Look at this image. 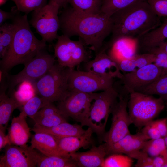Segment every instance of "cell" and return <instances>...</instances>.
<instances>
[{"label": "cell", "instance_id": "1", "mask_svg": "<svg viewBox=\"0 0 167 167\" xmlns=\"http://www.w3.org/2000/svg\"><path fill=\"white\" fill-rule=\"evenodd\" d=\"M60 29L69 37L77 36L86 46L98 52L103 41L111 33V17L101 13L89 14L79 12L72 7L65 10L59 17Z\"/></svg>", "mask_w": 167, "mask_h": 167}, {"label": "cell", "instance_id": "2", "mask_svg": "<svg viewBox=\"0 0 167 167\" xmlns=\"http://www.w3.org/2000/svg\"><path fill=\"white\" fill-rule=\"evenodd\" d=\"M112 38L137 39L159 25L160 18L145 0H139L115 12L111 16Z\"/></svg>", "mask_w": 167, "mask_h": 167}, {"label": "cell", "instance_id": "3", "mask_svg": "<svg viewBox=\"0 0 167 167\" xmlns=\"http://www.w3.org/2000/svg\"><path fill=\"white\" fill-rule=\"evenodd\" d=\"M16 26L14 37L5 56L0 61V72L6 74L15 66L25 65L47 45L42 39L40 40L30 29L27 15L18 13L12 19Z\"/></svg>", "mask_w": 167, "mask_h": 167}, {"label": "cell", "instance_id": "4", "mask_svg": "<svg viewBox=\"0 0 167 167\" xmlns=\"http://www.w3.org/2000/svg\"><path fill=\"white\" fill-rule=\"evenodd\" d=\"M71 69L55 63L44 76L30 84L35 94L47 103L64 100L71 91L68 78Z\"/></svg>", "mask_w": 167, "mask_h": 167}, {"label": "cell", "instance_id": "5", "mask_svg": "<svg viewBox=\"0 0 167 167\" xmlns=\"http://www.w3.org/2000/svg\"><path fill=\"white\" fill-rule=\"evenodd\" d=\"M119 94L113 87L99 93L94 92L89 115L81 124L90 128L103 141L105 127L109 114L118 100Z\"/></svg>", "mask_w": 167, "mask_h": 167}, {"label": "cell", "instance_id": "6", "mask_svg": "<svg viewBox=\"0 0 167 167\" xmlns=\"http://www.w3.org/2000/svg\"><path fill=\"white\" fill-rule=\"evenodd\" d=\"M164 99L135 91L129 93L127 108L132 124L139 131L164 109Z\"/></svg>", "mask_w": 167, "mask_h": 167}, {"label": "cell", "instance_id": "7", "mask_svg": "<svg viewBox=\"0 0 167 167\" xmlns=\"http://www.w3.org/2000/svg\"><path fill=\"white\" fill-rule=\"evenodd\" d=\"M55 57L44 49L41 51L26 64L18 73L6 76L8 94L14 93L15 88L23 82L31 84L44 76L55 63Z\"/></svg>", "mask_w": 167, "mask_h": 167}, {"label": "cell", "instance_id": "8", "mask_svg": "<svg viewBox=\"0 0 167 167\" xmlns=\"http://www.w3.org/2000/svg\"><path fill=\"white\" fill-rule=\"evenodd\" d=\"M60 6L53 0L42 8L33 11L30 23L46 42L57 39L60 28L58 13Z\"/></svg>", "mask_w": 167, "mask_h": 167}, {"label": "cell", "instance_id": "9", "mask_svg": "<svg viewBox=\"0 0 167 167\" xmlns=\"http://www.w3.org/2000/svg\"><path fill=\"white\" fill-rule=\"evenodd\" d=\"M54 45V56L60 65L74 69L82 63L89 60L90 55L86 46L79 38L73 41L64 35L58 36Z\"/></svg>", "mask_w": 167, "mask_h": 167}, {"label": "cell", "instance_id": "10", "mask_svg": "<svg viewBox=\"0 0 167 167\" xmlns=\"http://www.w3.org/2000/svg\"><path fill=\"white\" fill-rule=\"evenodd\" d=\"M163 69L154 63L133 71L123 73L117 84H114L118 92L129 94L137 91L156 80L162 74Z\"/></svg>", "mask_w": 167, "mask_h": 167}, {"label": "cell", "instance_id": "11", "mask_svg": "<svg viewBox=\"0 0 167 167\" xmlns=\"http://www.w3.org/2000/svg\"><path fill=\"white\" fill-rule=\"evenodd\" d=\"M118 99L112 112V122L109 130L103 139L106 145H111L130 133L132 122L128 113L127 104L129 94H119Z\"/></svg>", "mask_w": 167, "mask_h": 167}, {"label": "cell", "instance_id": "12", "mask_svg": "<svg viewBox=\"0 0 167 167\" xmlns=\"http://www.w3.org/2000/svg\"><path fill=\"white\" fill-rule=\"evenodd\" d=\"M113 79L71 69L68 78V84L71 91L91 93L102 91L113 87Z\"/></svg>", "mask_w": 167, "mask_h": 167}, {"label": "cell", "instance_id": "13", "mask_svg": "<svg viewBox=\"0 0 167 167\" xmlns=\"http://www.w3.org/2000/svg\"><path fill=\"white\" fill-rule=\"evenodd\" d=\"M94 97V92L72 90L64 100L58 102L57 107L66 118H71L81 124L89 115Z\"/></svg>", "mask_w": 167, "mask_h": 167}, {"label": "cell", "instance_id": "14", "mask_svg": "<svg viewBox=\"0 0 167 167\" xmlns=\"http://www.w3.org/2000/svg\"><path fill=\"white\" fill-rule=\"evenodd\" d=\"M40 153L31 145H7L0 158V167H34Z\"/></svg>", "mask_w": 167, "mask_h": 167}, {"label": "cell", "instance_id": "15", "mask_svg": "<svg viewBox=\"0 0 167 167\" xmlns=\"http://www.w3.org/2000/svg\"><path fill=\"white\" fill-rule=\"evenodd\" d=\"M106 45L96 53L95 58L84 62V71L101 76L119 79L121 72L117 62L106 53Z\"/></svg>", "mask_w": 167, "mask_h": 167}, {"label": "cell", "instance_id": "16", "mask_svg": "<svg viewBox=\"0 0 167 167\" xmlns=\"http://www.w3.org/2000/svg\"><path fill=\"white\" fill-rule=\"evenodd\" d=\"M149 140L140 131L135 134L130 133L116 142L105 145L107 155L114 153L126 155L133 159L142 150L144 145Z\"/></svg>", "mask_w": 167, "mask_h": 167}, {"label": "cell", "instance_id": "17", "mask_svg": "<svg viewBox=\"0 0 167 167\" xmlns=\"http://www.w3.org/2000/svg\"><path fill=\"white\" fill-rule=\"evenodd\" d=\"M93 132L88 127L83 134L64 137H55L60 156L70 158L71 155L81 148L88 147L92 143V135Z\"/></svg>", "mask_w": 167, "mask_h": 167}, {"label": "cell", "instance_id": "18", "mask_svg": "<svg viewBox=\"0 0 167 167\" xmlns=\"http://www.w3.org/2000/svg\"><path fill=\"white\" fill-rule=\"evenodd\" d=\"M106 155L104 143L98 147L92 145L91 149L86 152H74L71 155L70 157L77 167H102Z\"/></svg>", "mask_w": 167, "mask_h": 167}, {"label": "cell", "instance_id": "19", "mask_svg": "<svg viewBox=\"0 0 167 167\" xmlns=\"http://www.w3.org/2000/svg\"><path fill=\"white\" fill-rule=\"evenodd\" d=\"M137 39L140 47L146 53L158 47L167 41V18L158 26Z\"/></svg>", "mask_w": 167, "mask_h": 167}, {"label": "cell", "instance_id": "20", "mask_svg": "<svg viewBox=\"0 0 167 167\" xmlns=\"http://www.w3.org/2000/svg\"><path fill=\"white\" fill-rule=\"evenodd\" d=\"M26 117L21 112L19 115L12 119L8 135L11 144L20 146L27 145L30 133Z\"/></svg>", "mask_w": 167, "mask_h": 167}, {"label": "cell", "instance_id": "21", "mask_svg": "<svg viewBox=\"0 0 167 167\" xmlns=\"http://www.w3.org/2000/svg\"><path fill=\"white\" fill-rule=\"evenodd\" d=\"M62 112L53 103L47 104L32 118L35 124L46 127H51L67 122Z\"/></svg>", "mask_w": 167, "mask_h": 167}, {"label": "cell", "instance_id": "22", "mask_svg": "<svg viewBox=\"0 0 167 167\" xmlns=\"http://www.w3.org/2000/svg\"><path fill=\"white\" fill-rule=\"evenodd\" d=\"M32 148L41 154L48 156H59L55 137L50 134L37 132L32 136L31 140Z\"/></svg>", "mask_w": 167, "mask_h": 167}, {"label": "cell", "instance_id": "23", "mask_svg": "<svg viewBox=\"0 0 167 167\" xmlns=\"http://www.w3.org/2000/svg\"><path fill=\"white\" fill-rule=\"evenodd\" d=\"M32 130L35 133H46L57 137L79 135L84 134L86 131L81 125L77 124H71L67 122L51 127H44L35 124Z\"/></svg>", "mask_w": 167, "mask_h": 167}, {"label": "cell", "instance_id": "24", "mask_svg": "<svg viewBox=\"0 0 167 167\" xmlns=\"http://www.w3.org/2000/svg\"><path fill=\"white\" fill-rule=\"evenodd\" d=\"M0 82V126L6 129L14 110L22 105L13 96L10 97L6 94L7 83L4 81Z\"/></svg>", "mask_w": 167, "mask_h": 167}, {"label": "cell", "instance_id": "25", "mask_svg": "<svg viewBox=\"0 0 167 167\" xmlns=\"http://www.w3.org/2000/svg\"><path fill=\"white\" fill-rule=\"evenodd\" d=\"M155 58V55L154 54L146 53L141 54H134L129 58L116 62L121 71L124 73L153 63Z\"/></svg>", "mask_w": 167, "mask_h": 167}, {"label": "cell", "instance_id": "26", "mask_svg": "<svg viewBox=\"0 0 167 167\" xmlns=\"http://www.w3.org/2000/svg\"><path fill=\"white\" fill-rule=\"evenodd\" d=\"M16 29L15 24L5 23L0 27V57L6 55L12 43Z\"/></svg>", "mask_w": 167, "mask_h": 167}, {"label": "cell", "instance_id": "27", "mask_svg": "<svg viewBox=\"0 0 167 167\" xmlns=\"http://www.w3.org/2000/svg\"><path fill=\"white\" fill-rule=\"evenodd\" d=\"M67 2L79 12L89 14L101 13L102 0H67Z\"/></svg>", "mask_w": 167, "mask_h": 167}, {"label": "cell", "instance_id": "28", "mask_svg": "<svg viewBox=\"0 0 167 167\" xmlns=\"http://www.w3.org/2000/svg\"><path fill=\"white\" fill-rule=\"evenodd\" d=\"M36 166L39 167H75V162L70 157L48 156L40 154Z\"/></svg>", "mask_w": 167, "mask_h": 167}, {"label": "cell", "instance_id": "29", "mask_svg": "<svg viewBox=\"0 0 167 167\" xmlns=\"http://www.w3.org/2000/svg\"><path fill=\"white\" fill-rule=\"evenodd\" d=\"M150 95H157L163 99H167V72L161 75L149 85L138 91Z\"/></svg>", "mask_w": 167, "mask_h": 167}, {"label": "cell", "instance_id": "30", "mask_svg": "<svg viewBox=\"0 0 167 167\" xmlns=\"http://www.w3.org/2000/svg\"><path fill=\"white\" fill-rule=\"evenodd\" d=\"M139 0H102L101 12L111 16L115 12Z\"/></svg>", "mask_w": 167, "mask_h": 167}, {"label": "cell", "instance_id": "31", "mask_svg": "<svg viewBox=\"0 0 167 167\" xmlns=\"http://www.w3.org/2000/svg\"><path fill=\"white\" fill-rule=\"evenodd\" d=\"M133 159L123 154H111L105 158L102 167H131L134 162Z\"/></svg>", "mask_w": 167, "mask_h": 167}, {"label": "cell", "instance_id": "32", "mask_svg": "<svg viewBox=\"0 0 167 167\" xmlns=\"http://www.w3.org/2000/svg\"><path fill=\"white\" fill-rule=\"evenodd\" d=\"M47 104L41 96L36 94L24 104L21 112L26 117L28 116L32 118Z\"/></svg>", "mask_w": 167, "mask_h": 167}, {"label": "cell", "instance_id": "33", "mask_svg": "<svg viewBox=\"0 0 167 167\" xmlns=\"http://www.w3.org/2000/svg\"><path fill=\"white\" fill-rule=\"evenodd\" d=\"M14 2L18 10L27 15L47 4V0H7Z\"/></svg>", "mask_w": 167, "mask_h": 167}, {"label": "cell", "instance_id": "34", "mask_svg": "<svg viewBox=\"0 0 167 167\" xmlns=\"http://www.w3.org/2000/svg\"><path fill=\"white\" fill-rule=\"evenodd\" d=\"M159 17H167V0H145Z\"/></svg>", "mask_w": 167, "mask_h": 167}, {"label": "cell", "instance_id": "35", "mask_svg": "<svg viewBox=\"0 0 167 167\" xmlns=\"http://www.w3.org/2000/svg\"><path fill=\"white\" fill-rule=\"evenodd\" d=\"M139 131L149 140L156 139L161 137L154 120L145 125Z\"/></svg>", "mask_w": 167, "mask_h": 167}, {"label": "cell", "instance_id": "36", "mask_svg": "<svg viewBox=\"0 0 167 167\" xmlns=\"http://www.w3.org/2000/svg\"><path fill=\"white\" fill-rule=\"evenodd\" d=\"M135 159L137 162L135 165L136 167H153L152 158L146 152L141 150Z\"/></svg>", "mask_w": 167, "mask_h": 167}, {"label": "cell", "instance_id": "37", "mask_svg": "<svg viewBox=\"0 0 167 167\" xmlns=\"http://www.w3.org/2000/svg\"><path fill=\"white\" fill-rule=\"evenodd\" d=\"M142 150L146 152L152 157L160 156L154 139H149L147 141Z\"/></svg>", "mask_w": 167, "mask_h": 167}, {"label": "cell", "instance_id": "38", "mask_svg": "<svg viewBox=\"0 0 167 167\" xmlns=\"http://www.w3.org/2000/svg\"><path fill=\"white\" fill-rule=\"evenodd\" d=\"M153 54L155 55V58L153 63L163 69L162 75L167 73V53L158 52Z\"/></svg>", "mask_w": 167, "mask_h": 167}, {"label": "cell", "instance_id": "39", "mask_svg": "<svg viewBox=\"0 0 167 167\" xmlns=\"http://www.w3.org/2000/svg\"><path fill=\"white\" fill-rule=\"evenodd\" d=\"M20 12L18 10L16 6L12 7L10 12H6L0 9V25L3 24L6 20L12 19Z\"/></svg>", "mask_w": 167, "mask_h": 167}, {"label": "cell", "instance_id": "40", "mask_svg": "<svg viewBox=\"0 0 167 167\" xmlns=\"http://www.w3.org/2000/svg\"><path fill=\"white\" fill-rule=\"evenodd\" d=\"M161 137L167 135V118L154 121Z\"/></svg>", "mask_w": 167, "mask_h": 167}, {"label": "cell", "instance_id": "41", "mask_svg": "<svg viewBox=\"0 0 167 167\" xmlns=\"http://www.w3.org/2000/svg\"><path fill=\"white\" fill-rule=\"evenodd\" d=\"M5 129L2 126H0V150L7 145L11 144L8 135L5 134Z\"/></svg>", "mask_w": 167, "mask_h": 167}, {"label": "cell", "instance_id": "42", "mask_svg": "<svg viewBox=\"0 0 167 167\" xmlns=\"http://www.w3.org/2000/svg\"><path fill=\"white\" fill-rule=\"evenodd\" d=\"M152 158V164L153 167H165L166 161L164 158L161 156Z\"/></svg>", "mask_w": 167, "mask_h": 167}, {"label": "cell", "instance_id": "43", "mask_svg": "<svg viewBox=\"0 0 167 167\" xmlns=\"http://www.w3.org/2000/svg\"><path fill=\"white\" fill-rule=\"evenodd\" d=\"M158 52H164L167 53V41L161 44L158 47L152 50L150 53H154Z\"/></svg>", "mask_w": 167, "mask_h": 167}, {"label": "cell", "instance_id": "44", "mask_svg": "<svg viewBox=\"0 0 167 167\" xmlns=\"http://www.w3.org/2000/svg\"><path fill=\"white\" fill-rule=\"evenodd\" d=\"M59 4L60 7L66 6L67 3V0H53Z\"/></svg>", "mask_w": 167, "mask_h": 167}, {"label": "cell", "instance_id": "45", "mask_svg": "<svg viewBox=\"0 0 167 167\" xmlns=\"http://www.w3.org/2000/svg\"><path fill=\"white\" fill-rule=\"evenodd\" d=\"M7 0H0V5L2 6L5 4Z\"/></svg>", "mask_w": 167, "mask_h": 167}, {"label": "cell", "instance_id": "46", "mask_svg": "<svg viewBox=\"0 0 167 167\" xmlns=\"http://www.w3.org/2000/svg\"><path fill=\"white\" fill-rule=\"evenodd\" d=\"M165 145L167 148V135L163 138Z\"/></svg>", "mask_w": 167, "mask_h": 167}, {"label": "cell", "instance_id": "47", "mask_svg": "<svg viewBox=\"0 0 167 167\" xmlns=\"http://www.w3.org/2000/svg\"><path fill=\"white\" fill-rule=\"evenodd\" d=\"M166 107H167V103H166Z\"/></svg>", "mask_w": 167, "mask_h": 167}]
</instances>
